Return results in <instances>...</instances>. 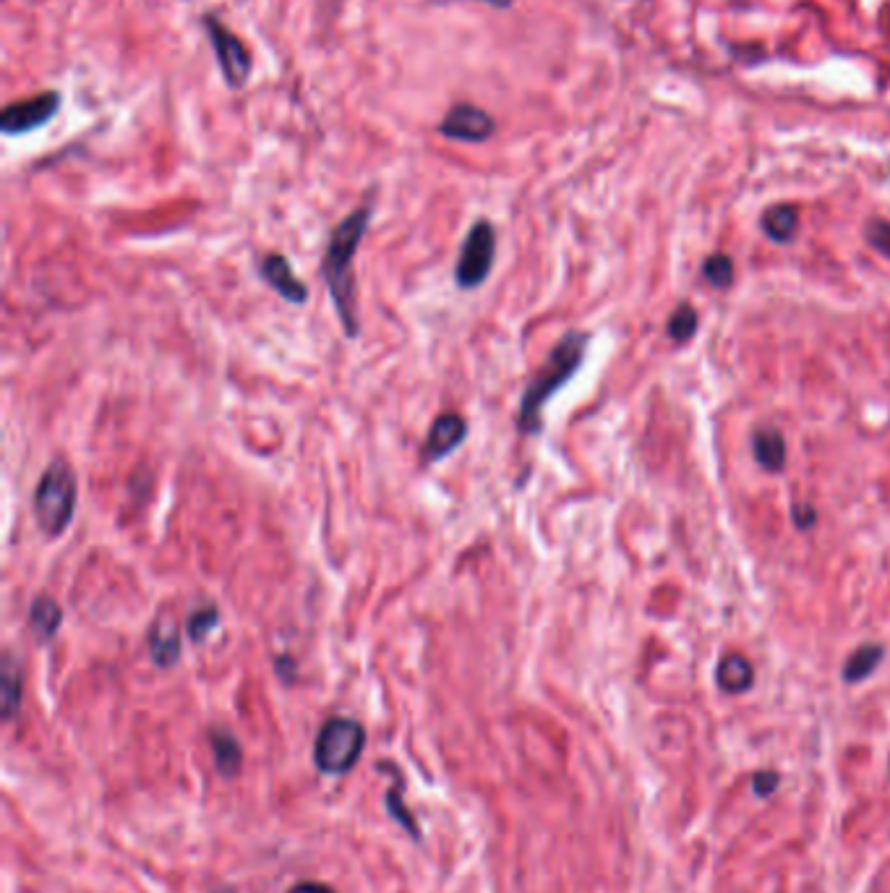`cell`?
Listing matches in <instances>:
<instances>
[{"instance_id":"17","label":"cell","mask_w":890,"mask_h":893,"mask_svg":"<svg viewBox=\"0 0 890 893\" xmlns=\"http://www.w3.org/2000/svg\"><path fill=\"white\" fill-rule=\"evenodd\" d=\"M21 666L16 664L14 653L3 656V669H0V703H3V719L11 721L21 708Z\"/></svg>"},{"instance_id":"14","label":"cell","mask_w":890,"mask_h":893,"mask_svg":"<svg viewBox=\"0 0 890 893\" xmlns=\"http://www.w3.org/2000/svg\"><path fill=\"white\" fill-rule=\"evenodd\" d=\"M63 625V609L53 596L40 593L29 606V627L40 643H50Z\"/></svg>"},{"instance_id":"27","label":"cell","mask_w":890,"mask_h":893,"mask_svg":"<svg viewBox=\"0 0 890 893\" xmlns=\"http://www.w3.org/2000/svg\"><path fill=\"white\" fill-rule=\"evenodd\" d=\"M434 3H462V0H434ZM473 3H483V6H489V8H496V11H507V8H512V3H515V0H473Z\"/></svg>"},{"instance_id":"4","label":"cell","mask_w":890,"mask_h":893,"mask_svg":"<svg viewBox=\"0 0 890 893\" xmlns=\"http://www.w3.org/2000/svg\"><path fill=\"white\" fill-rule=\"evenodd\" d=\"M363 747H366V729L361 721L335 716L319 729V737H316V768L324 776H345L361 760Z\"/></svg>"},{"instance_id":"2","label":"cell","mask_w":890,"mask_h":893,"mask_svg":"<svg viewBox=\"0 0 890 893\" xmlns=\"http://www.w3.org/2000/svg\"><path fill=\"white\" fill-rule=\"evenodd\" d=\"M590 335L588 332H567V335L554 345L549 358L543 361L536 376L530 379L525 392L520 397V408H517V431L522 437H536L543 429V408L549 405L551 397L562 390L564 384L580 371L588 353Z\"/></svg>"},{"instance_id":"26","label":"cell","mask_w":890,"mask_h":893,"mask_svg":"<svg viewBox=\"0 0 890 893\" xmlns=\"http://www.w3.org/2000/svg\"><path fill=\"white\" fill-rule=\"evenodd\" d=\"M275 669L285 682H293L295 679V661L293 656H277L275 658Z\"/></svg>"},{"instance_id":"25","label":"cell","mask_w":890,"mask_h":893,"mask_svg":"<svg viewBox=\"0 0 890 893\" xmlns=\"http://www.w3.org/2000/svg\"><path fill=\"white\" fill-rule=\"evenodd\" d=\"M815 523H817V515L810 504H797V507H794V525H797L799 531H810Z\"/></svg>"},{"instance_id":"13","label":"cell","mask_w":890,"mask_h":893,"mask_svg":"<svg viewBox=\"0 0 890 893\" xmlns=\"http://www.w3.org/2000/svg\"><path fill=\"white\" fill-rule=\"evenodd\" d=\"M716 682L726 695H742L755 682V669L742 653H726L716 666Z\"/></svg>"},{"instance_id":"3","label":"cell","mask_w":890,"mask_h":893,"mask_svg":"<svg viewBox=\"0 0 890 893\" xmlns=\"http://www.w3.org/2000/svg\"><path fill=\"white\" fill-rule=\"evenodd\" d=\"M79 481L66 460H53L34 489V523L47 538H61L76 515Z\"/></svg>"},{"instance_id":"30","label":"cell","mask_w":890,"mask_h":893,"mask_svg":"<svg viewBox=\"0 0 890 893\" xmlns=\"http://www.w3.org/2000/svg\"><path fill=\"white\" fill-rule=\"evenodd\" d=\"M888 773H890V766H888Z\"/></svg>"},{"instance_id":"10","label":"cell","mask_w":890,"mask_h":893,"mask_svg":"<svg viewBox=\"0 0 890 893\" xmlns=\"http://www.w3.org/2000/svg\"><path fill=\"white\" fill-rule=\"evenodd\" d=\"M256 269H259L261 280L267 282L269 288L275 290L282 301L303 306V303L308 301V296H311L308 285L301 280V277L295 275L293 264L288 262V256L285 254H277V251L275 254H264L259 259V264H256Z\"/></svg>"},{"instance_id":"1","label":"cell","mask_w":890,"mask_h":893,"mask_svg":"<svg viewBox=\"0 0 890 893\" xmlns=\"http://www.w3.org/2000/svg\"><path fill=\"white\" fill-rule=\"evenodd\" d=\"M371 217H374V204L355 207L345 220H340L329 230L327 246H324L322 275L327 282L329 298L340 316L342 332L355 340L361 335V322H358V301H355V277L353 262L361 249L363 238L369 233Z\"/></svg>"},{"instance_id":"16","label":"cell","mask_w":890,"mask_h":893,"mask_svg":"<svg viewBox=\"0 0 890 893\" xmlns=\"http://www.w3.org/2000/svg\"><path fill=\"white\" fill-rule=\"evenodd\" d=\"M885 648L880 643H864L859 645L857 651H851V656L846 658L844 669H841V677H844L846 685H859L867 677L875 674V669L883 664Z\"/></svg>"},{"instance_id":"5","label":"cell","mask_w":890,"mask_h":893,"mask_svg":"<svg viewBox=\"0 0 890 893\" xmlns=\"http://www.w3.org/2000/svg\"><path fill=\"white\" fill-rule=\"evenodd\" d=\"M201 29L207 32V40L212 45L225 87L241 92L251 79V71H254V58H251L246 42L215 14L201 16Z\"/></svg>"},{"instance_id":"28","label":"cell","mask_w":890,"mask_h":893,"mask_svg":"<svg viewBox=\"0 0 890 893\" xmlns=\"http://www.w3.org/2000/svg\"><path fill=\"white\" fill-rule=\"evenodd\" d=\"M290 893H335V891L322 886V883H301V886H295Z\"/></svg>"},{"instance_id":"20","label":"cell","mask_w":890,"mask_h":893,"mask_svg":"<svg viewBox=\"0 0 890 893\" xmlns=\"http://www.w3.org/2000/svg\"><path fill=\"white\" fill-rule=\"evenodd\" d=\"M217 625H220V609H217V604H201L188 614L186 632L194 643H204L209 638V632L215 630Z\"/></svg>"},{"instance_id":"6","label":"cell","mask_w":890,"mask_h":893,"mask_svg":"<svg viewBox=\"0 0 890 893\" xmlns=\"http://www.w3.org/2000/svg\"><path fill=\"white\" fill-rule=\"evenodd\" d=\"M496 228L494 222L481 217L473 222L460 246L455 262V285L460 290H476L489 280L496 264Z\"/></svg>"},{"instance_id":"11","label":"cell","mask_w":890,"mask_h":893,"mask_svg":"<svg viewBox=\"0 0 890 893\" xmlns=\"http://www.w3.org/2000/svg\"><path fill=\"white\" fill-rule=\"evenodd\" d=\"M147 648L160 669H170L181 658V630L170 614H160L147 630Z\"/></svg>"},{"instance_id":"15","label":"cell","mask_w":890,"mask_h":893,"mask_svg":"<svg viewBox=\"0 0 890 893\" xmlns=\"http://www.w3.org/2000/svg\"><path fill=\"white\" fill-rule=\"evenodd\" d=\"M760 228L773 243H791L799 233V209L794 204H773L760 217Z\"/></svg>"},{"instance_id":"7","label":"cell","mask_w":890,"mask_h":893,"mask_svg":"<svg viewBox=\"0 0 890 893\" xmlns=\"http://www.w3.org/2000/svg\"><path fill=\"white\" fill-rule=\"evenodd\" d=\"M61 108L63 94L58 89H45V92H37L24 100L8 102L6 108L0 110V131L6 136L32 134L37 128L55 121Z\"/></svg>"},{"instance_id":"9","label":"cell","mask_w":890,"mask_h":893,"mask_svg":"<svg viewBox=\"0 0 890 893\" xmlns=\"http://www.w3.org/2000/svg\"><path fill=\"white\" fill-rule=\"evenodd\" d=\"M468 439V421L465 416L460 413H442V416H436L434 423H431L429 434L423 439V447H421V465L423 468H429L434 463H442L447 460L452 452L460 450V444Z\"/></svg>"},{"instance_id":"19","label":"cell","mask_w":890,"mask_h":893,"mask_svg":"<svg viewBox=\"0 0 890 893\" xmlns=\"http://www.w3.org/2000/svg\"><path fill=\"white\" fill-rule=\"evenodd\" d=\"M697 327H700V316H697L695 306L692 303H679L669 316V337L674 343H690L692 337L697 335Z\"/></svg>"},{"instance_id":"21","label":"cell","mask_w":890,"mask_h":893,"mask_svg":"<svg viewBox=\"0 0 890 893\" xmlns=\"http://www.w3.org/2000/svg\"><path fill=\"white\" fill-rule=\"evenodd\" d=\"M734 275H737V269H734L731 256L710 254L708 259L703 262V277L710 288H718V290L731 288V285H734Z\"/></svg>"},{"instance_id":"22","label":"cell","mask_w":890,"mask_h":893,"mask_svg":"<svg viewBox=\"0 0 890 893\" xmlns=\"http://www.w3.org/2000/svg\"><path fill=\"white\" fill-rule=\"evenodd\" d=\"M387 807H389V815H392V818H395L397 823H400V826L405 828V831H408L415 841L421 839V828H418L415 818L408 813V807H405V802H402V779H400V773H397V784L392 786V789H389V794H387Z\"/></svg>"},{"instance_id":"12","label":"cell","mask_w":890,"mask_h":893,"mask_svg":"<svg viewBox=\"0 0 890 893\" xmlns=\"http://www.w3.org/2000/svg\"><path fill=\"white\" fill-rule=\"evenodd\" d=\"M752 455L757 465L768 473H781L786 468V439L776 426H760L752 434Z\"/></svg>"},{"instance_id":"24","label":"cell","mask_w":890,"mask_h":893,"mask_svg":"<svg viewBox=\"0 0 890 893\" xmlns=\"http://www.w3.org/2000/svg\"><path fill=\"white\" fill-rule=\"evenodd\" d=\"M778 784H781V773L776 771H757L752 776V789L757 797H770L778 789Z\"/></svg>"},{"instance_id":"29","label":"cell","mask_w":890,"mask_h":893,"mask_svg":"<svg viewBox=\"0 0 890 893\" xmlns=\"http://www.w3.org/2000/svg\"><path fill=\"white\" fill-rule=\"evenodd\" d=\"M225 893H233V891H225Z\"/></svg>"},{"instance_id":"8","label":"cell","mask_w":890,"mask_h":893,"mask_svg":"<svg viewBox=\"0 0 890 893\" xmlns=\"http://www.w3.org/2000/svg\"><path fill=\"white\" fill-rule=\"evenodd\" d=\"M436 131L449 141H462V144H486L496 134V118L489 110L478 108L473 102H455L444 113Z\"/></svg>"},{"instance_id":"18","label":"cell","mask_w":890,"mask_h":893,"mask_svg":"<svg viewBox=\"0 0 890 893\" xmlns=\"http://www.w3.org/2000/svg\"><path fill=\"white\" fill-rule=\"evenodd\" d=\"M209 747H212V755H215L217 771L222 776H235L243 763L241 742L230 732H225V729H212L209 732Z\"/></svg>"},{"instance_id":"23","label":"cell","mask_w":890,"mask_h":893,"mask_svg":"<svg viewBox=\"0 0 890 893\" xmlns=\"http://www.w3.org/2000/svg\"><path fill=\"white\" fill-rule=\"evenodd\" d=\"M864 238H867V243H870L877 254H883L885 259H890V220H880V217H875V220L867 222V228H864Z\"/></svg>"}]
</instances>
